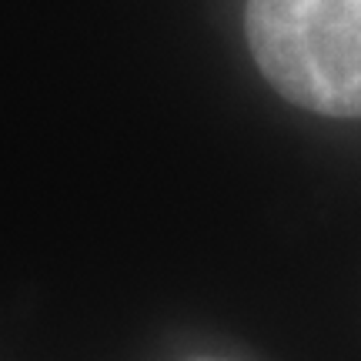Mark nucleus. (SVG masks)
<instances>
[{
  "instance_id": "nucleus-1",
  "label": "nucleus",
  "mask_w": 361,
  "mask_h": 361,
  "mask_svg": "<svg viewBox=\"0 0 361 361\" xmlns=\"http://www.w3.org/2000/svg\"><path fill=\"white\" fill-rule=\"evenodd\" d=\"M245 30L281 97L314 114L361 117V0H247Z\"/></svg>"
}]
</instances>
